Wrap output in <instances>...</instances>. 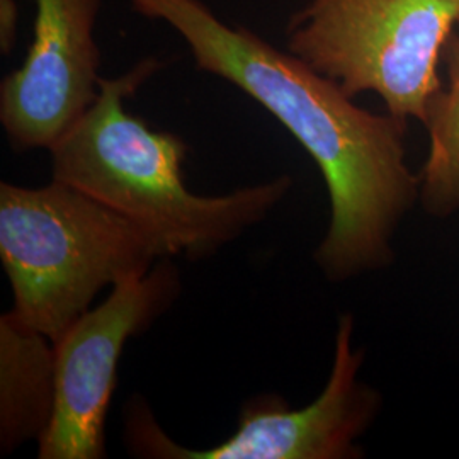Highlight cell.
Returning a JSON list of instances; mask_svg holds the SVG:
<instances>
[{
    "label": "cell",
    "mask_w": 459,
    "mask_h": 459,
    "mask_svg": "<svg viewBox=\"0 0 459 459\" xmlns=\"http://www.w3.org/2000/svg\"><path fill=\"white\" fill-rule=\"evenodd\" d=\"M140 16L181 36L197 70L235 85L293 134L320 169L330 225L316 248L328 278L347 279L392 261V238L420 196L407 162V121L377 115L288 49L221 21L203 0H128Z\"/></svg>",
    "instance_id": "cell-1"
},
{
    "label": "cell",
    "mask_w": 459,
    "mask_h": 459,
    "mask_svg": "<svg viewBox=\"0 0 459 459\" xmlns=\"http://www.w3.org/2000/svg\"><path fill=\"white\" fill-rule=\"evenodd\" d=\"M155 56L115 79H100L99 94L81 119L49 148L55 181L96 197L153 233L170 255L199 261L263 221L291 187L281 176L223 196L187 189V143L153 130L125 102L162 68Z\"/></svg>",
    "instance_id": "cell-2"
},
{
    "label": "cell",
    "mask_w": 459,
    "mask_h": 459,
    "mask_svg": "<svg viewBox=\"0 0 459 459\" xmlns=\"http://www.w3.org/2000/svg\"><path fill=\"white\" fill-rule=\"evenodd\" d=\"M169 248L65 182L0 184V259L21 324L56 344L106 286L140 278Z\"/></svg>",
    "instance_id": "cell-3"
},
{
    "label": "cell",
    "mask_w": 459,
    "mask_h": 459,
    "mask_svg": "<svg viewBox=\"0 0 459 459\" xmlns=\"http://www.w3.org/2000/svg\"><path fill=\"white\" fill-rule=\"evenodd\" d=\"M286 49L351 98L373 92L386 113L426 123L443 91L444 47L459 0H296Z\"/></svg>",
    "instance_id": "cell-4"
},
{
    "label": "cell",
    "mask_w": 459,
    "mask_h": 459,
    "mask_svg": "<svg viewBox=\"0 0 459 459\" xmlns=\"http://www.w3.org/2000/svg\"><path fill=\"white\" fill-rule=\"evenodd\" d=\"M354 320L344 315L335 337V356L327 385L303 409H288L281 396L248 400L237 430L208 449H187L169 439L145 402L126 411V443L133 455L159 459H351L356 441L371 426L379 398L359 381L364 354L352 347Z\"/></svg>",
    "instance_id": "cell-5"
},
{
    "label": "cell",
    "mask_w": 459,
    "mask_h": 459,
    "mask_svg": "<svg viewBox=\"0 0 459 459\" xmlns=\"http://www.w3.org/2000/svg\"><path fill=\"white\" fill-rule=\"evenodd\" d=\"M179 293V271L165 257L147 274L113 286L104 303L66 330L55 344V409L38 443V458H106V417L123 349L152 327Z\"/></svg>",
    "instance_id": "cell-6"
},
{
    "label": "cell",
    "mask_w": 459,
    "mask_h": 459,
    "mask_svg": "<svg viewBox=\"0 0 459 459\" xmlns=\"http://www.w3.org/2000/svg\"><path fill=\"white\" fill-rule=\"evenodd\" d=\"M102 0H36L33 39L0 83V123L16 152L53 147L99 94Z\"/></svg>",
    "instance_id": "cell-7"
},
{
    "label": "cell",
    "mask_w": 459,
    "mask_h": 459,
    "mask_svg": "<svg viewBox=\"0 0 459 459\" xmlns=\"http://www.w3.org/2000/svg\"><path fill=\"white\" fill-rule=\"evenodd\" d=\"M56 394V351L43 333L5 313L0 318V443L4 453L38 443L48 430Z\"/></svg>",
    "instance_id": "cell-8"
},
{
    "label": "cell",
    "mask_w": 459,
    "mask_h": 459,
    "mask_svg": "<svg viewBox=\"0 0 459 459\" xmlns=\"http://www.w3.org/2000/svg\"><path fill=\"white\" fill-rule=\"evenodd\" d=\"M447 82L430 104L429 150L420 176V197L430 213L459 210V22L443 53Z\"/></svg>",
    "instance_id": "cell-9"
},
{
    "label": "cell",
    "mask_w": 459,
    "mask_h": 459,
    "mask_svg": "<svg viewBox=\"0 0 459 459\" xmlns=\"http://www.w3.org/2000/svg\"><path fill=\"white\" fill-rule=\"evenodd\" d=\"M19 4L17 0H0V51L11 55L17 43Z\"/></svg>",
    "instance_id": "cell-10"
}]
</instances>
